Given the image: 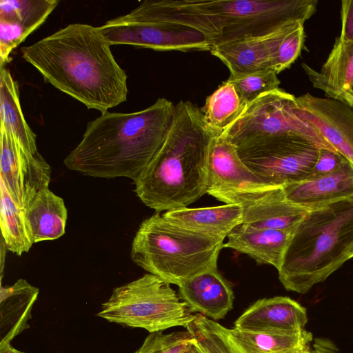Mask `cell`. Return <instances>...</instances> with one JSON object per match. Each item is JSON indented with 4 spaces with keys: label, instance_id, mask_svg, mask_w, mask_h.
I'll use <instances>...</instances> for the list:
<instances>
[{
    "label": "cell",
    "instance_id": "cell-20",
    "mask_svg": "<svg viewBox=\"0 0 353 353\" xmlns=\"http://www.w3.org/2000/svg\"><path fill=\"white\" fill-rule=\"evenodd\" d=\"M239 206L242 210L243 224L255 228L292 232L310 210L288 201L283 187Z\"/></svg>",
    "mask_w": 353,
    "mask_h": 353
},
{
    "label": "cell",
    "instance_id": "cell-5",
    "mask_svg": "<svg viewBox=\"0 0 353 353\" xmlns=\"http://www.w3.org/2000/svg\"><path fill=\"white\" fill-rule=\"evenodd\" d=\"M353 252V196L310 210L294 230L278 270L289 291L305 294Z\"/></svg>",
    "mask_w": 353,
    "mask_h": 353
},
{
    "label": "cell",
    "instance_id": "cell-16",
    "mask_svg": "<svg viewBox=\"0 0 353 353\" xmlns=\"http://www.w3.org/2000/svg\"><path fill=\"white\" fill-rule=\"evenodd\" d=\"M306 309L288 296L259 299L234 322L235 328L259 333L283 334L305 330Z\"/></svg>",
    "mask_w": 353,
    "mask_h": 353
},
{
    "label": "cell",
    "instance_id": "cell-22",
    "mask_svg": "<svg viewBox=\"0 0 353 353\" xmlns=\"http://www.w3.org/2000/svg\"><path fill=\"white\" fill-rule=\"evenodd\" d=\"M39 289L23 279L0 288V344L12 340L29 328L32 309Z\"/></svg>",
    "mask_w": 353,
    "mask_h": 353
},
{
    "label": "cell",
    "instance_id": "cell-41",
    "mask_svg": "<svg viewBox=\"0 0 353 353\" xmlns=\"http://www.w3.org/2000/svg\"><path fill=\"white\" fill-rule=\"evenodd\" d=\"M351 258H353V252H352V254H351L350 259H351Z\"/></svg>",
    "mask_w": 353,
    "mask_h": 353
},
{
    "label": "cell",
    "instance_id": "cell-36",
    "mask_svg": "<svg viewBox=\"0 0 353 353\" xmlns=\"http://www.w3.org/2000/svg\"><path fill=\"white\" fill-rule=\"evenodd\" d=\"M311 343L292 348L281 353H311Z\"/></svg>",
    "mask_w": 353,
    "mask_h": 353
},
{
    "label": "cell",
    "instance_id": "cell-11",
    "mask_svg": "<svg viewBox=\"0 0 353 353\" xmlns=\"http://www.w3.org/2000/svg\"><path fill=\"white\" fill-rule=\"evenodd\" d=\"M112 45H129L157 51H210L201 32L185 27L137 19L130 13L106 21L99 27Z\"/></svg>",
    "mask_w": 353,
    "mask_h": 353
},
{
    "label": "cell",
    "instance_id": "cell-10",
    "mask_svg": "<svg viewBox=\"0 0 353 353\" xmlns=\"http://www.w3.org/2000/svg\"><path fill=\"white\" fill-rule=\"evenodd\" d=\"M278 187L252 172L228 140L222 136L214 137L208 161L207 194L225 204L241 205Z\"/></svg>",
    "mask_w": 353,
    "mask_h": 353
},
{
    "label": "cell",
    "instance_id": "cell-30",
    "mask_svg": "<svg viewBox=\"0 0 353 353\" xmlns=\"http://www.w3.org/2000/svg\"><path fill=\"white\" fill-rule=\"evenodd\" d=\"M231 83L246 104L261 94L279 88L277 74L271 70H261L238 77H229Z\"/></svg>",
    "mask_w": 353,
    "mask_h": 353
},
{
    "label": "cell",
    "instance_id": "cell-12",
    "mask_svg": "<svg viewBox=\"0 0 353 353\" xmlns=\"http://www.w3.org/2000/svg\"><path fill=\"white\" fill-rule=\"evenodd\" d=\"M0 181L14 202L25 209L49 188L51 168L39 152L26 150L8 130L0 128Z\"/></svg>",
    "mask_w": 353,
    "mask_h": 353
},
{
    "label": "cell",
    "instance_id": "cell-26",
    "mask_svg": "<svg viewBox=\"0 0 353 353\" xmlns=\"http://www.w3.org/2000/svg\"><path fill=\"white\" fill-rule=\"evenodd\" d=\"M246 105L234 86L226 80L206 98L201 110L207 128L217 137L240 115Z\"/></svg>",
    "mask_w": 353,
    "mask_h": 353
},
{
    "label": "cell",
    "instance_id": "cell-32",
    "mask_svg": "<svg viewBox=\"0 0 353 353\" xmlns=\"http://www.w3.org/2000/svg\"><path fill=\"white\" fill-rule=\"evenodd\" d=\"M305 41L303 25L289 33L281 41L272 61V70L277 74L288 68L299 57Z\"/></svg>",
    "mask_w": 353,
    "mask_h": 353
},
{
    "label": "cell",
    "instance_id": "cell-14",
    "mask_svg": "<svg viewBox=\"0 0 353 353\" xmlns=\"http://www.w3.org/2000/svg\"><path fill=\"white\" fill-rule=\"evenodd\" d=\"M301 23L285 25L270 33L212 48L210 53L228 68L231 78L271 70L273 57L283 39Z\"/></svg>",
    "mask_w": 353,
    "mask_h": 353
},
{
    "label": "cell",
    "instance_id": "cell-3",
    "mask_svg": "<svg viewBox=\"0 0 353 353\" xmlns=\"http://www.w3.org/2000/svg\"><path fill=\"white\" fill-rule=\"evenodd\" d=\"M317 4L316 0H146L129 13L139 19L195 30L212 49L289 23L304 24Z\"/></svg>",
    "mask_w": 353,
    "mask_h": 353
},
{
    "label": "cell",
    "instance_id": "cell-31",
    "mask_svg": "<svg viewBox=\"0 0 353 353\" xmlns=\"http://www.w3.org/2000/svg\"><path fill=\"white\" fill-rule=\"evenodd\" d=\"M194 340L188 330L150 333L134 353H182Z\"/></svg>",
    "mask_w": 353,
    "mask_h": 353
},
{
    "label": "cell",
    "instance_id": "cell-19",
    "mask_svg": "<svg viewBox=\"0 0 353 353\" xmlns=\"http://www.w3.org/2000/svg\"><path fill=\"white\" fill-rule=\"evenodd\" d=\"M293 232L270 228H255L241 223L227 236L223 248L248 254L258 263L270 264L279 270Z\"/></svg>",
    "mask_w": 353,
    "mask_h": 353
},
{
    "label": "cell",
    "instance_id": "cell-35",
    "mask_svg": "<svg viewBox=\"0 0 353 353\" xmlns=\"http://www.w3.org/2000/svg\"><path fill=\"white\" fill-rule=\"evenodd\" d=\"M311 353H340L336 345L325 337H316L311 344Z\"/></svg>",
    "mask_w": 353,
    "mask_h": 353
},
{
    "label": "cell",
    "instance_id": "cell-18",
    "mask_svg": "<svg viewBox=\"0 0 353 353\" xmlns=\"http://www.w3.org/2000/svg\"><path fill=\"white\" fill-rule=\"evenodd\" d=\"M178 287L180 297L192 313L217 321L233 308L232 286L218 269L197 274Z\"/></svg>",
    "mask_w": 353,
    "mask_h": 353
},
{
    "label": "cell",
    "instance_id": "cell-15",
    "mask_svg": "<svg viewBox=\"0 0 353 353\" xmlns=\"http://www.w3.org/2000/svg\"><path fill=\"white\" fill-rule=\"evenodd\" d=\"M57 0L0 1V67L10 61L12 51L43 24Z\"/></svg>",
    "mask_w": 353,
    "mask_h": 353
},
{
    "label": "cell",
    "instance_id": "cell-34",
    "mask_svg": "<svg viewBox=\"0 0 353 353\" xmlns=\"http://www.w3.org/2000/svg\"><path fill=\"white\" fill-rule=\"evenodd\" d=\"M340 40L353 41V0L341 1Z\"/></svg>",
    "mask_w": 353,
    "mask_h": 353
},
{
    "label": "cell",
    "instance_id": "cell-4",
    "mask_svg": "<svg viewBox=\"0 0 353 353\" xmlns=\"http://www.w3.org/2000/svg\"><path fill=\"white\" fill-rule=\"evenodd\" d=\"M214 137L201 108L190 101L177 103L163 144L134 181L140 200L160 212L187 208L207 194L209 155Z\"/></svg>",
    "mask_w": 353,
    "mask_h": 353
},
{
    "label": "cell",
    "instance_id": "cell-24",
    "mask_svg": "<svg viewBox=\"0 0 353 353\" xmlns=\"http://www.w3.org/2000/svg\"><path fill=\"white\" fill-rule=\"evenodd\" d=\"M24 213L33 243L55 240L64 234L68 210L63 199L49 188L39 192Z\"/></svg>",
    "mask_w": 353,
    "mask_h": 353
},
{
    "label": "cell",
    "instance_id": "cell-1",
    "mask_svg": "<svg viewBox=\"0 0 353 353\" xmlns=\"http://www.w3.org/2000/svg\"><path fill=\"white\" fill-rule=\"evenodd\" d=\"M99 27L71 23L21 48L46 81L101 113L127 100L125 71Z\"/></svg>",
    "mask_w": 353,
    "mask_h": 353
},
{
    "label": "cell",
    "instance_id": "cell-13",
    "mask_svg": "<svg viewBox=\"0 0 353 353\" xmlns=\"http://www.w3.org/2000/svg\"><path fill=\"white\" fill-rule=\"evenodd\" d=\"M294 112L353 165V108L341 100L306 93L296 97Z\"/></svg>",
    "mask_w": 353,
    "mask_h": 353
},
{
    "label": "cell",
    "instance_id": "cell-29",
    "mask_svg": "<svg viewBox=\"0 0 353 353\" xmlns=\"http://www.w3.org/2000/svg\"><path fill=\"white\" fill-rule=\"evenodd\" d=\"M203 353H242L230 337L228 328L197 314L185 328Z\"/></svg>",
    "mask_w": 353,
    "mask_h": 353
},
{
    "label": "cell",
    "instance_id": "cell-23",
    "mask_svg": "<svg viewBox=\"0 0 353 353\" xmlns=\"http://www.w3.org/2000/svg\"><path fill=\"white\" fill-rule=\"evenodd\" d=\"M302 66L314 88L323 91L328 98L341 100L353 83V41L336 38L319 71L305 63Z\"/></svg>",
    "mask_w": 353,
    "mask_h": 353
},
{
    "label": "cell",
    "instance_id": "cell-40",
    "mask_svg": "<svg viewBox=\"0 0 353 353\" xmlns=\"http://www.w3.org/2000/svg\"><path fill=\"white\" fill-rule=\"evenodd\" d=\"M353 97V83L350 86L349 89L346 92Z\"/></svg>",
    "mask_w": 353,
    "mask_h": 353
},
{
    "label": "cell",
    "instance_id": "cell-2",
    "mask_svg": "<svg viewBox=\"0 0 353 353\" xmlns=\"http://www.w3.org/2000/svg\"><path fill=\"white\" fill-rule=\"evenodd\" d=\"M174 108L172 101L159 98L140 111L101 113L88 123L65 165L85 176L135 181L163 144Z\"/></svg>",
    "mask_w": 353,
    "mask_h": 353
},
{
    "label": "cell",
    "instance_id": "cell-17",
    "mask_svg": "<svg viewBox=\"0 0 353 353\" xmlns=\"http://www.w3.org/2000/svg\"><path fill=\"white\" fill-rule=\"evenodd\" d=\"M283 192L290 203L312 210L353 196V165L345 157L334 171L285 185Z\"/></svg>",
    "mask_w": 353,
    "mask_h": 353
},
{
    "label": "cell",
    "instance_id": "cell-38",
    "mask_svg": "<svg viewBox=\"0 0 353 353\" xmlns=\"http://www.w3.org/2000/svg\"><path fill=\"white\" fill-rule=\"evenodd\" d=\"M182 353H203L196 345L195 340L190 343Z\"/></svg>",
    "mask_w": 353,
    "mask_h": 353
},
{
    "label": "cell",
    "instance_id": "cell-21",
    "mask_svg": "<svg viewBox=\"0 0 353 353\" xmlns=\"http://www.w3.org/2000/svg\"><path fill=\"white\" fill-rule=\"evenodd\" d=\"M163 216L181 228L225 239L243 221L241 208L235 204L201 208H184L167 211Z\"/></svg>",
    "mask_w": 353,
    "mask_h": 353
},
{
    "label": "cell",
    "instance_id": "cell-27",
    "mask_svg": "<svg viewBox=\"0 0 353 353\" xmlns=\"http://www.w3.org/2000/svg\"><path fill=\"white\" fill-rule=\"evenodd\" d=\"M228 332L232 341L247 353H281L311 343L314 339L305 329L283 334L253 332L235 327L228 328Z\"/></svg>",
    "mask_w": 353,
    "mask_h": 353
},
{
    "label": "cell",
    "instance_id": "cell-7",
    "mask_svg": "<svg viewBox=\"0 0 353 353\" xmlns=\"http://www.w3.org/2000/svg\"><path fill=\"white\" fill-rule=\"evenodd\" d=\"M196 314L170 284L150 273L114 288L97 316L150 333L190 324Z\"/></svg>",
    "mask_w": 353,
    "mask_h": 353
},
{
    "label": "cell",
    "instance_id": "cell-8",
    "mask_svg": "<svg viewBox=\"0 0 353 353\" xmlns=\"http://www.w3.org/2000/svg\"><path fill=\"white\" fill-rule=\"evenodd\" d=\"M296 97L278 88L248 103L240 115L219 135L236 148L269 137L294 135L320 149L338 152L310 123L294 112Z\"/></svg>",
    "mask_w": 353,
    "mask_h": 353
},
{
    "label": "cell",
    "instance_id": "cell-6",
    "mask_svg": "<svg viewBox=\"0 0 353 353\" xmlns=\"http://www.w3.org/2000/svg\"><path fill=\"white\" fill-rule=\"evenodd\" d=\"M224 239L181 228L157 212L141 223L131 258L150 274L179 286L197 274L218 269Z\"/></svg>",
    "mask_w": 353,
    "mask_h": 353
},
{
    "label": "cell",
    "instance_id": "cell-33",
    "mask_svg": "<svg viewBox=\"0 0 353 353\" xmlns=\"http://www.w3.org/2000/svg\"><path fill=\"white\" fill-rule=\"evenodd\" d=\"M343 158V157L339 152L321 149L318 159L310 178L325 174L336 170L341 165Z\"/></svg>",
    "mask_w": 353,
    "mask_h": 353
},
{
    "label": "cell",
    "instance_id": "cell-39",
    "mask_svg": "<svg viewBox=\"0 0 353 353\" xmlns=\"http://www.w3.org/2000/svg\"><path fill=\"white\" fill-rule=\"evenodd\" d=\"M341 101L347 103L352 108H353V97L347 92H345L341 97Z\"/></svg>",
    "mask_w": 353,
    "mask_h": 353
},
{
    "label": "cell",
    "instance_id": "cell-37",
    "mask_svg": "<svg viewBox=\"0 0 353 353\" xmlns=\"http://www.w3.org/2000/svg\"><path fill=\"white\" fill-rule=\"evenodd\" d=\"M0 353H23L14 347L10 343L0 344Z\"/></svg>",
    "mask_w": 353,
    "mask_h": 353
},
{
    "label": "cell",
    "instance_id": "cell-28",
    "mask_svg": "<svg viewBox=\"0 0 353 353\" xmlns=\"http://www.w3.org/2000/svg\"><path fill=\"white\" fill-rule=\"evenodd\" d=\"M0 225L6 248L21 256L33 244L25 216L24 209L17 205L0 181Z\"/></svg>",
    "mask_w": 353,
    "mask_h": 353
},
{
    "label": "cell",
    "instance_id": "cell-25",
    "mask_svg": "<svg viewBox=\"0 0 353 353\" xmlns=\"http://www.w3.org/2000/svg\"><path fill=\"white\" fill-rule=\"evenodd\" d=\"M0 128L8 130L28 152L37 153V136L26 121L17 83L6 67L0 70Z\"/></svg>",
    "mask_w": 353,
    "mask_h": 353
},
{
    "label": "cell",
    "instance_id": "cell-9",
    "mask_svg": "<svg viewBox=\"0 0 353 353\" xmlns=\"http://www.w3.org/2000/svg\"><path fill=\"white\" fill-rule=\"evenodd\" d=\"M236 148L252 172L279 187L310 178L321 150L310 141L294 135L269 137Z\"/></svg>",
    "mask_w": 353,
    "mask_h": 353
}]
</instances>
